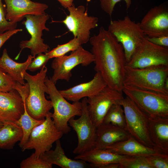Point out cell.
<instances>
[{"label": "cell", "mask_w": 168, "mask_h": 168, "mask_svg": "<svg viewBox=\"0 0 168 168\" xmlns=\"http://www.w3.org/2000/svg\"><path fill=\"white\" fill-rule=\"evenodd\" d=\"M126 66L133 68L168 66V48L155 44L145 37Z\"/></svg>", "instance_id": "obj_10"}, {"label": "cell", "mask_w": 168, "mask_h": 168, "mask_svg": "<svg viewBox=\"0 0 168 168\" xmlns=\"http://www.w3.org/2000/svg\"><path fill=\"white\" fill-rule=\"evenodd\" d=\"M24 102V110L23 113L15 122L21 128L23 137L19 144L21 148L27 142L30 135L33 129L36 126L42 123L44 119L37 120L31 117L27 112Z\"/></svg>", "instance_id": "obj_27"}, {"label": "cell", "mask_w": 168, "mask_h": 168, "mask_svg": "<svg viewBox=\"0 0 168 168\" xmlns=\"http://www.w3.org/2000/svg\"><path fill=\"white\" fill-rule=\"evenodd\" d=\"M51 113L48 114L43 122L33 129L27 142L21 148L22 152L34 149L35 155L40 157L62 137L63 134L55 125Z\"/></svg>", "instance_id": "obj_8"}, {"label": "cell", "mask_w": 168, "mask_h": 168, "mask_svg": "<svg viewBox=\"0 0 168 168\" xmlns=\"http://www.w3.org/2000/svg\"><path fill=\"white\" fill-rule=\"evenodd\" d=\"M6 5V19L17 23L28 15H40L45 13L48 6L30 0H4Z\"/></svg>", "instance_id": "obj_16"}, {"label": "cell", "mask_w": 168, "mask_h": 168, "mask_svg": "<svg viewBox=\"0 0 168 168\" xmlns=\"http://www.w3.org/2000/svg\"><path fill=\"white\" fill-rule=\"evenodd\" d=\"M23 137L21 128L15 123H4L0 128V148L12 149L16 143Z\"/></svg>", "instance_id": "obj_25"}, {"label": "cell", "mask_w": 168, "mask_h": 168, "mask_svg": "<svg viewBox=\"0 0 168 168\" xmlns=\"http://www.w3.org/2000/svg\"><path fill=\"white\" fill-rule=\"evenodd\" d=\"M145 38L149 41L155 44L168 48V36L153 37L145 36Z\"/></svg>", "instance_id": "obj_36"}, {"label": "cell", "mask_w": 168, "mask_h": 168, "mask_svg": "<svg viewBox=\"0 0 168 168\" xmlns=\"http://www.w3.org/2000/svg\"><path fill=\"white\" fill-rule=\"evenodd\" d=\"M120 164L121 168H152L146 156H129Z\"/></svg>", "instance_id": "obj_30"}, {"label": "cell", "mask_w": 168, "mask_h": 168, "mask_svg": "<svg viewBox=\"0 0 168 168\" xmlns=\"http://www.w3.org/2000/svg\"><path fill=\"white\" fill-rule=\"evenodd\" d=\"M49 59V56L45 54H39L31 62L27 67V70L34 72L41 69L43 66L46 65Z\"/></svg>", "instance_id": "obj_35"}, {"label": "cell", "mask_w": 168, "mask_h": 168, "mask_svg": "<svg viewBox=\"0 0 168 168\" xmlns=\"http://www.w3.org/2000/svg\"><path fill=\"white\" fill-rule=\"evenodd\" d=\"M35 57L31 54L29 55L25 62L18 63L10 58L7 49H4L0 58V69L9 75L15 81L25 85L26 83L23 77L24 73L26 72L28 66Z\"/></svg>", "instance_id": "obj_24"}, {"label": "cell", "mask_w": 168, "mask_h": 168, "mask_svg": "<svg viewBox=\"0 0 168 168\" xmlns=\"http://www.w3.org/2000/svg\"><path fill=\"white\" fill-rule=\"evenodd\" d=\"M94 61L91 52L81 46L68 55H65L54 58L51 64L54 73L50 78L55 84L59 80L68 82L72 76V71L74 68L79 65L87 66Z\"/></svg>", "instance_id": "obj_13"}, {"label": "cell", "mask_w": 168, "mask_h": 168, "mask_svg": "<svg viewBox=\"0 0 168 168\" xmlns=\"http://www.w3.org/2000/svg\"><path fill=\"white\" fill-rule=\"evenodd\" d=\"M105 149L119 155L131 156L164 153L157 147L151 148L146 146L131 135L128 139L108 147Z\"/></svg>", "instance_id": "obj_20"}, {"label": "cell", "mask_w": 168, "mask_h": 168, "mask_svg": "<svg viewBox=\"0 0 168 168\" xmlns=\"http://www.w3.org/2000/svg\"><path fill=\"white\" fill-rule=\"evenodd\" d=\"M122 0H100V7L106 14L111 17L115 5ZM126 3L128 10L131 4V0H123Z\"/></svg>", "instance_id": "obj_34"}, {"label": "cell", "mask_w": 168, "mask_h": 168, "mask_svg": "<svg viewBox=\"0 0 168 168\" xmlns=\"http://www.w3.org/2000/svg\"><path fill=\"white\" fill-rule=\"evenodd\" d=\"M63 7L67 9L72 6L74 0H57Z\"/></svg>", "instance_id": "obj_38"}, {"label": "cell", "mask_w": 168, "mask_h": 168, "mask_svg": "<svg viewBox=\"0 0 168 168\" xmlns=\"http://www.w3.org/2000/svg\"><path fill=\"white\" fill-rule=\"evenodd\" d=\"M107 86L100 73L96 72L91 81L59 91L67 100L76 102L96 95Z\"/></svg>", "instance_id": "obj_18"}, {"label": "cell", "mask_w": 168, "mask_h": 168, "mask_svg": "<svg viewBox=\"0 0 168 168\" xmlns=\"http://www.w3.org/2000/svg\"><path fill=\"white\" fill-rule=\"evenodd\" d=\"M3 123L0 119V128L3 126Z\"/></svg>", "instance_id": "obj_40"}, {"label": "cell", "mask_w": 168, "mask_h": 168, "mask_svg": "<svg viewBox=\"0 0 168 168\" xmlns=\"http://www.w3.org/2000/svg\"><path fill=\"white\" fill-rule=\"evenodd\" d=\"M21 29H15L0 33V49L6 42L12 36L19 32L22 31Z\"/></svg>", "instance_id": "obj_37"}, {"label": "cell", "mask_w": 168, "mask_h": 168, "mask_svg": "<svg viewBox=\"0 0 168 168\" xmlns=\"http://www.w3.org/2000/svg\"><path fill=\"white\" fill-rule=\"evenodd\" d=\"M24 110V101L16 91H0V119L3 123H15Z\"/></svg>", "instance_id": "obj_17"}, {"label": "cell", "mask_w": 168, "mask_h": 168, "mask_svg": "<svg viewBox=\"0 0 168 168\" xmlns=\"http://www.w3.org/2000/svg\"><path fill=\"white\" fill-rule=\"evenodd\" d=\"M167 78L168 66L139 68L126 66L123 85L168 95L165 86Z\"/></svg>", "instance_id": "obj_2"}, {"label": "cell", "mask_w": 168, "mask_h": 168, "mask_svg": "<svg viewBox=\"0 0 168 168\" xmlns=\"http://www.w3.org/2000/svg\"><path fill=\"white\" fill-rule=\"evenodd\" d=\"M107 30L122 45L127 63L146 36L140 22L132 21L128 16L122 19L111 21Z\"/></svg>", "instance_id": "obj_6"}, {"label": "cell", "mask_w": 168, "mask_h": 168, "mask_svg": "<svg viewBox=\"0 0 168 168\" xmlns=\"http://www.w3.org/2000/svg\"><path fill=\"white\" fill-rule=\"evenodd\" d=\"M25 17L26 19L22 22V24L30 35V38L29 40L21 42V50L15 59L18 58L21 51L25 48L30 49L31 55L35 57L39 54L46 53L49 51V46L44 42L42 37L43 30L49 31V28L45 25L49 19V15L44 13L40 15H28Z\"/></svg>", "instance_id": "obj_11"}, {"label": "cell", "mask_w": 168, "mask_h": 168, "mask_svg": "<svg viewBox=\"0 0 168 168\" xmlns=\"http://www.w3.org/2000/svg\"><path fill=\"white\" fill-rule=\"evenodd\" d=\"M16 91L22 100H25L29 93V86L27 83L22 85L14 80L8 74L0 69V91L8 92Z\"/></svg>", "instance_id": "obj_26"}, {"label": "cell", "mask_w": 168, "mask_h": 168, "mask_svg": "<svg viewBox=\"0 0 168 168\" xmlns=\"http://www.w3.org/2000/svg\"><path fill=\"white\" fill-rule=\"evenodd\" d=\"M89 41L94 58L95 70L100 73L108 86L123 93L127 62L122 45L102 26Z\"/></svg>", "instance_id": "obj_1"}, {"label": "cell", "mask_w": 168, "mask_h": 168, "mask_svg": "<svg viewBox=\"0 0 168 168\" xmlns=\"http://www.w3.org/2000/svg\"><path fill=\"white\" fill-rule=\"evenodd\" d=\"M79 40L75 37L68 42L58 44L55 48L45 53L50 59L59 57L65 55L70 52H73L82 46Z\"/></svg>", "instance_id": "obj_29"}, {"label": "cell", "mask_w": 168, "mask_h": 168, "mask_svg": "<svg viewBox=\"0 0 168 168\" xmlns=\"http://www.w3.org/2000/svg\"><path fill=\"white\" fill-rule=\"evenodd\" d=\"M101 168H121V167L120 163L114 162L103 166Z\"/></svg>", "instance_id": "obj_39"}, {"label": "cell", "mask_w": 168, "mask_h": 168, "mask_svg": "<svg viewBox=\"0 0 168 168\" xmlns=\"http://www.w3.org/2000/svg\"><path fill=\"white\" fill-rule=\"evenodd\" d=\"M129 156L119 155L106 149L93 148L77 155L74 159L89 163L91 167L101 168L103 166L110 163H121Z\"/></svg>", "instance_id": "obj_21"}, {"label": "cell", "mask_w": 168, "mask_h": 168, "mask_svg": "<svg viewBox=\"0 0 168 168\" xmlns=\"http://www.w3.org/2000/svg\"><path fill=\"white\" fill-rule=\"evenodd\" d=\"M6 8L0 0V33L7 31L16 29L17 23L10 22L7 20L6 17Z\"/></svg>", "instance_id": "obj_33"}, {"label": "cell", "mask_w": 168, "mask_h": 168, "mask_svg": "<svg viewBox=\"0 0 168 168\" xmlns=\"http://www.w3.org/2000/svg\"><path fill=\"white\" fill-rule=\"evenodd\" d=\"M123 94L107 86L96 95L87 98L88 112L96 128L102 123L111 107L124 97Z\"/></svg>", "instance_id": "obj_14"}, {"label": "cell", "mask_w": 168, "mask_h": 168, "mask_svg": "<svg viewBox=\"0 0 168 168\" xmlns=\"http://www.w3.org/2000/svg\"><path fill=\"white\" fill-rule=\"evenodd\" d=\"M146 157L152 168H168V154H154Z\"/></svg>", "instance_id": "obj_32"}, {"label": "cell", "mask_w": 168, "mask_h": 168, "mask_svg": "<svg viewBox=\"0 0 168 168\" xmlns=\"http://www.w3.org/2000/svg\"><path fill=\"white\" fill-rule=\"evenodd\" d=\"M122 92L149 117L168 118V95L124 86Z\"/></svg>", "instance_id": "obj_5"}, {"label": "cell", "mask_w": 168, "mask_h": 168, "mask_svg": "<svg viewBox=\"0 0 168 168\" xmlns=\"http://www.w3.org/2000/svg\"><path fill=\"white\" fill-rule=\"evenodd\" d=\"M53 165L32 153L23 160L20 164L21 168H52Z\"/></svg>", "instance_id": "obj_31"}, {"label": "cell", "mask_w": 168, "mask_h": 168, "mask_svg": "<svg viewBox=\"0 0 168 168\" xmlns=\"http://www.w3.org/2000/svg\"><path fill=\"white\" fill-rule=\"evenodd\" d=\"M148 130L155 146L168 154V118L149 117Z\"/></svg>", "instance_id": "obj_23"}, {"label": "cell", "mask_w": 168, "mask_h": 168, "mask_svg": "<svg viewBox=\"0 0 168 168\" xmlns=\"http://www.w3.org/2000/svg\"><path fill=\"white\" fill-rule=\"evenodd\" d=\"M95 149H104L128 138L131 135L127 129L111 124L102 123L96 128Z\"/></svg>", "instance_id": "obj_19"}, {"label": "cell", "mask_w": 168, "mask_h": 168, "mask_svg": "<svg viewBox=\"0 0 168 168\" xmlns=\"http://www.w3.org/2000/svg\"><path fill=\"white\" fill-rule=\"evenodd\" d=\"M67 9L69 14L61 22L82 45L86 43L90 38L91 30L98 26V18L89 16L82 5L76 7L73 5Z\"/></svg>", "instance_id": "obj_12"}, {"label": "cell", "mask_w": 168, "mask_h": 168, "mask_svg": "<svg viewBox=\"0 0 168 168\" xmlns=\"http://www.w3.org/2000/svg\"><path fill=\"white\" fill-rule=\"evenodd\" d=\"M45 83L48 90V94L52 102L54 112L51 116L56 127L63 134H67L71 131L68 121L76 116L81 114L82 102H68L57 88L55 84L50 78L46 77Z\"/></svg>", "instance_id": "obj_4"}, {"label": "cell", "mask_w": 168, "mask_h": 168, "mask_svg": "<svg viewBox=\"0 0 168 168\" xmlns=\"http://www.w3.org/2000/svg\"><path fill=\"white\" fill-rule=\"evenodd\" d=\"M146 35L149 37L168 36V10L164 5L152 8L140 22Z\"/></svg>", "instance_id": "obj_15"}, {"label": "cell", "mask_w": 168, "mask_h": 168, "mask_svg": "<svg viewBox=\"0 0 168 168\" xmlns=\"http://www.w3.org/2000/svg\"><path fill=\"white\" fill-rule=\"evenodd\" d=\"M82 111L79 118L71 119L70 125L76 133L78 143L73 152L79 155L94 148L96 137L97 128L93 123L88 110L87 98L82 99Z\"/></svg>", "instance_id": "obj_9"}, {"label": "cell", "mask_w": 168, "mask_h": 168, "mask_svg": "<svg viewBox=\"0 0 168 168\" xmlns=\"http://www.w3.org/2000/svg\"><path fill=\"white\" fill-rule=\"evenodd\" d=\"M55 142L54 150L50 149L45 152L40 157L53 165H56L62 168L91 167L89 163L83 160L68 158L65 153L60 139Z\"/></svg>", "instance_id": "obj_22"}, {"label": "cell", "mask_w": 168, "mask_h": 168, "mask_svg": "<svg viewBox=\"0 0 168 168\" xmlns=\"http://www.w3.org/2000/svg\"><path fill=\"white\" fill-rule=\"evenodd\" d=\"M119 103L124 111L126 129L130 135L146 146L156 147L150 137L148 116L127 96L124 97Z\"/></svg>", "instance_id": "obj_7"}, {"label": "cell", "mask_w": 168, "mask_h": 168, "mask_svg": "<svg viewBox=\"0 0 168 168\" xmlns=\"http://www.w3.org/2000/svg\"><path fill=\"white\" fill-rule=\"evenodd\" d=\"M47 72V68L44 65L35 75L26 72L23 75L29 88V95L25 101L26 109L31 117L37 120L45 119L53 108L51 100H47L45 96L48 93L45 83Z\"/></svg>", "instance_id": "obj_3"}, {"label": "cell", "mask_w": 168, "mask_h": 168, "mask_svg": "<svg viewBox=\"0 0 168 168\" xmlns=\"http://www.w3.org/2000/svg\"><path fill=\"white\" fill-rule=\"evenodd\" d=\"M102 123L110 124L126 129L124 111L119 102L114 104L110 108L105 115Z\"/></svg>", "instance_id": "obj_28"}]
</instances>
